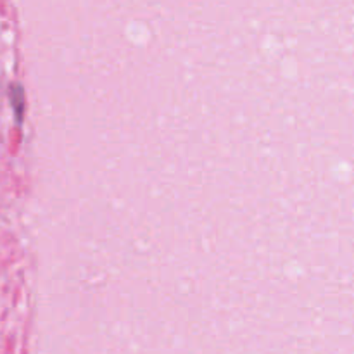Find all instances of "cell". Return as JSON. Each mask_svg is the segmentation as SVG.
Returning <instances> with one entry per match:
<instances>
[{
	"label": "cell",
	"mask_w": 354,
	"mask_h": 354,
	"mask_svg": "<svg viewBox=\"0 0 354 354\" xmlns=\"http://www.w3.org/2000/svg\"><path fill=\"white\" fill-rule=\"evenodd\" d=\"M10 99H12L14 111H16V120L21 123V120H23V107H24L23 90H21V86H17V85L12 86V93H10Z\"/></svg>",
	"instance_id": "1"
}]
</instances>
